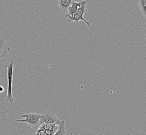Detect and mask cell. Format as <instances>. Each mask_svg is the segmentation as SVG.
I'll use <instances>...</instances> for the list:
<instances>
[{
  "instance_id": "4fadbf2b",
  "label": "cell",
  "mask_w": 146,
  "mask_h": 135,
  "mask_svg": "<svg viewBox=\"0 0 146 135\" xmlns=\"http://www.w3.org/2000/svg\"><path fill=\"white\" fill-rule=\"evenodd\" d=\"M35 135H47L46 132H44L43 130H37L36 133Z\"/></svg>"
},
{
  "instance_id": "9c48e42d",
  "label": "cell",
  "mask_w": 146,
  "mask_h": 135,
  "mask_svg": "<svg viewBox=\"0 0 146 135\" xmlns=\"http://www.w3.org/2000/svg\"><path fill=\"white\" fill-rule=\"evenodd\" d=\"M137 3L141 13V17L146 16V0H135Z\"/></svg>"
},
{
  "instance_id": "2e32d148",
  "label": "cell",
  "mask_w": 146,
  "mask_h": 135,
  "mask_svg": "<svg viewBox=\"0 0 146 135\" xmlns=\"http://www.w3.org/2000/svg\"><path fill=\"white\" fill-rule=\"evenodd\" d=\"M54 1H55L56 2V3H57V1H58V0H54Z\"/></svg>"
},
{
  "instance_id": "3957f363",
  "label": "cell",
  "mask_w": 146,
  "mask_h": 135,
  "mask_svg": "<svg viewBox=\"0 0 146 135\" xmlns=\"http://www.w3.org/2000/svg\"><path fill=\"white\" fill-rule=\"evenodd\" d=\"M40 114H41V118L40 119V125L43 123L54 124L61 122V120H59L55 115L50 112H44Z\"/></svg>"
},
{
  "instance_id": "7c38bea8",
  "label": "cell",
  "mask_w": 146,
  "mask_h": 135,
  "mask_svg": "<svg viewBox=\"0 0 146 135\" xmlns=\"http://www.w3.org/2000/svg\"><path fill=\"white\" fill-rule=\"evenodd\" d=\"M141 35L143 38L146 39V25L145 24H143L142 27L141 31Z\"/></svg>"
},
{
  "instance_id": "7a4b0ae2",
  "label": "cell",
  "mask_w": 146,
  "mask_h": 135,
  "mask_svg": "<svg viewBox=\"0 0 146 135\" xmlns=\"http://www.w3.org/2000/svg\"><path fill=\"white\" fill-rule=\"evenodd\" d=\"M5 68L8 69V91L6 96V101L9 103L14 102L12 92V79H13V70L14 68V61L12 60L10 62L6 64Z\"/></svg>"
},
{
  "instance_id": "ba28073f",
  "label": "cell",
  "mask_w": 146,
  "mask_h": 135,
  "mask_svg": "<svg viewBox=\"0 0 146 135\" xmlns=\"http://www.w3.org/2000/svg\"><path fill=\"white\" fill-rule=\"evenodd\" d=\"M79 5L76 13L78 14L81 16L83 17V15H85L88 13V9L86 6V2L81 1L79 2Z\"/></svg>"
},
{
  "instance_id": "8992f818",
  "label": "cell",
  "mask_w": 146,
  "mask_h": 135,
  "mask_svg": "<svg viewBox=\"0 0 146 135\" xmlns=\"http://www.w3.org/2000/svg\"><path fill=\"white\" fill-rule=\"evenodd\" d=\"M65 17L67 19V21L68 22L74 21L76 24H78L79 21H84L85 22L88 24V26H91V22L85 20L83 17L81 16L80 15H79L77 13H76L72 17H70L69 15L67 14V15H65Z\"/></svg>"
},
{
  "instance_id": "5b68a950",
  "label": "cell",
  "mask_w": 146,
  "mask_h": 135,
  "mask_svg": "<svg viewBox=\"0 0 146 135\" xmlns=\"http://www.w3.org/2000/svg\"><path fill=\"white\" fill-rule=\"evenodd\" d=\"M61 123V122H60ZM60 123H56L54 124H45L43 123L41 124L39 127L38 130H49L54 133L58 130L59 128V124Z\"/></svg>"
},
{
  "instance_id": "30bf717a",
  "label": "cell",
  "mask_w": 146,
  "mask_h": 135,
  "mask_svg": "<svg viewBox=\"0 0 146 135\" xmlns=\"http://www.w3.org/2000/svg\"><path fill=\"white\" fill-rule=\"evenodd\" d=\"M79 5V2H74L72 3L68 8V13L67 15H69L70 17H72L73 15L76 13Z\"/></svg>"
},
{
  "instance_id": "277c9868",
  "label": "cell",
  "mask_w": 146,
  "mask_h": 135,
  "mask_svg": "<svg viewBox=\"0 0 146 135\" xmlns=\"http://www.w3.org/2000/svg\"><path fill=\"white\" fill-rule=\"evenodd\" d=\"M76 0H58V10L59 12L66 13L68 12V8Z\"/></svg>"
},
{
  "instance_id": "5bb4252c",
  "label": "cell",
  "mask_w": 146,
  "mask_h": 135,
  "mask_svg": "<svg viewBox=\"0 0 146 135\" xmlns=\"http://www.w3.org/2000/svg\"><path fill=\"white\" fill-rule=\"evenodd\" d=\"M141 21H143V24L146 25V16L144 17H141Z\"/></svg>"
},
{
  "instance_id": "52a82bcc",
  "label": "cell",
  "mask_w": 146,
  "mask_h": 135,
  "mask_svg": "<svg viewBox=\"0 0 146 135\" xmlns=\"http://www.w3.org/2000/svg\"><path fill=\"white\" fill-rule=\"evenodd\" d=\"M9 50L10 48L6 45L5 41L3 39L0 38V59L4 58Z\"/></svg>"
},
{
  "instance_id": "8fae6325",
  "label": "cell",
  "mask_w": 146,
  "mask_h": 135,
  "mask_svg": "<svg viewBox=\"0 0 146 135\" xmlns=\"http://www.w3.org/2000/svg\"><path fill=\"white\" fill-rule=\"evenodd\" d=\"M54 135H66V131L65 128V122L64 120L61 121L59 124L58 130L56 132Z\"/></svg>"
},
{
  "instance_id": "6da1fadb",
  "label": "cell",
  "mask_w": 146,
  "mask_h": 135,
  "mask_svg": "<svg viewBox=\"0 0 146 135\" xmlns=\"http://www.w3.org/2000/svg\"><path fill=\"white\" fill-rule=\"evenodd\" d=\"M21 118H25L23 120H16V122H23L29 125L30 127L33 128L36 130L39 129L40 126V119L41 118L40 114L36 113H27L21 115Z\"/></svg>"
},
{
  "instance_id": "9a60e30c",
  "label": "cell",
  "mask_w": 146,
  "mask_h": 135,
  "mask_svg": "<svg viewBox=\"0 0 146 135\" xmlns=\"http://www.w3.org/2000/svg\"><path fill=\"white\" fill-rule=\"evenodd\" d=\"M4 87H3V86H0V93L3 92L4 91Z\"/></svg>"
}]
</instances>
